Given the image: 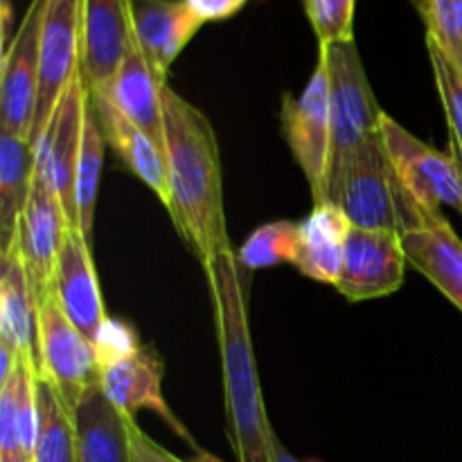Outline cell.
I'll return each instance as SVG.
<instances>
[{
    "instance_id": "836d02e7",
    "label": "cell",
    "mask_w": 462,
    "mask_h": 462,
    "mask_svg": "<svg viewBox=\"0 0 462 462\" xmlns=\"http://www.w3.org/2000/svg\"><path fill=\"white\" fill-rule=\"evenodd\" d=\"M409 3L413 5L415 12L420 14V18H422V21H427L429 12H431V3H433V0H409Z\"/></svg>"
},
{
    "instance_id": "e0dca14e",
    "label": "cell",
    "mask_w": 462,
    "mask_h": 462,
    "mask_svg": "<svg viewBox=\"0 0 462 462\" xmlns=\"http://www.w3.org/2000/svg\"><path fill=\"white\" fill-rule=\"evenodd\" d=\"M88 93L106 144L116 152L122 165L156 194L158 201L165 206L167 215H170L171 192L165 152L153 143L152 135H147L129 117L122 116L120 108L113 104V99L106 93H93V90H88Z\"/></svg>"
},
{
    "instance_id": "4316f807",
    "label": "cell",
    "mask_w": 462,
    "mask_h": 462,
    "mask_svg": "<svg viewBox=\"0 0 462 462\" xmlns=\"http://www.w3.org/2000/svg\"><path fill=\"white\" fill-rule=\"evenodd\" d=\"M319 45L355 41L356 0H302Z\"/></svg>"
},
{
    "instance_id": "d4e9b609",
    "label": "cell",
    "mask_w": 462,
    "mask_h": 462,
    "mask_svg": "<svg viewBox=\"0 0 462 462\" xmlns=\"http://www.w3.org/2000/svg\"><path fill=\"white\" fill-rule=\"evenodd\" d=\"M39 440L34 462H77L75 415L61 404L52 388L39 379Z\"/></svg>"
},
{
    "instance_id": "44dd1931",
    "label": "cell",
    "mask_w": 462,
    "mask_h": 462,
    "mask_svg": "<svg viewBox=\"0 0 462 462\" xmlns=\"http://www.w3.org/2000/svg\"><path fill=\"white\" fill-rule=\"evenodd\" d=\"M3 262L0 278V350H7L14 359L36 361V307L30 280L21 257L14 251Z\"/></svg>"
},
{
    "instance_id": "603a6c76",
    "label": "cell",
    "mask_w": 462,
    "mask_h": 462,
    "mask_svg": "<svg viewBox=\"0 0 462 462\" xmlns=\"http://www.w3.org/2000/svg\"><path fill=\"white\" fill-rule=\"evenodd\" d=\"M34 180L30 140L0 131V257H9L18 242V226Z\"/></svg>"
},
{
    "instance_id": "52a82bcc",
    "label": "cell",
    "mask_w": 462,
    "mask_h": 462,
    "mask_svg": "<svg viewBox=\"0 0 462 462\" xmlns=\"http://www.w3.org/2000/svg\"><path fill=\"white\" fill-rule=\"evenodd\" d=\"M36 370L61 404L75 415L77 406L99 388L95 346L70 323L57 296L39 305L36 314Z\"/></svg>"
},
{
    "instance_id": "7a4b0ae2",
    "label": "cell",
    "mask_w": 462,
    "mask_h": 462,
    "mask_svg": "<svg viewBox=\"0 0 462 462\" xmlns=\"http://www.w3.org/2000/svg\"><path fill=\"white\" fill-rule=\"evenodd\" d=\"M215 310L228 440L237 462H273L275 431L262 400L255 350L248 328L246 289L237 253L203 266Z\"/></svg>"
},
{
    "instance_id": "8992f818",
    "label": "cell",
    "mask_w": 462,
    "mask_h": 462,
    "mask_svg": "<svg viewBox=\"0 0 462 462\" xmlns=\"http://www.w3.org/2000/svg\"><path fill=\"white\" fill-rule=\"evenodd\" d=\"M284 138L305 174L314 206L325 203L329 153H332V88L328 45H319V61L298 97L284 93L280 108Z\"/></svg>"
},
{
    "instance_id": "83f0119b",
    "label": "cell",
    "mask_w": 462,
    "mask_h": 462,
    "mask_svg": "<svg viewBox=\"0 0 462 462\" xmlns=\"http://www.w3.org/2000/svg\"><path fill=\"white\" fill-rule=\"evenodd\" d=\"M427 25L431 41L462 75V0H433Z\"/></svg>"
},
{
    "instance_id": "484cf974",
    "label": "cell",
    "mask_w": 462,
    "mask_h": 462,
    "mask_svg": "<svg viewBox=\"0 0 462 462\" xmlns=\"http://www.w3.org/2000/svg\"><path fill=\"white\" fill-rule=\"evenodd\" d=\"M300 248V224L296 221H271L253 230L237 251V262L248 271L293 264Z\"/></svg>"
},
{
    "instance_id": "277c9868",
    "label": "cell",
    "mask_w": 462,
    "mask_h": 462,
    "mask_svg": "<svg viewBox=\"0 0 462 462\" xmlns=\"http://www.w3.org/2000/svg\"><path fill=\"white\" fill-rule=\"evenodd\" d=\"M379 131L409 208V228L427 212L442 210V206L454 208L462 215V179L454 156L420 140L386 111L379 120Z\"/></svg>"
},
{
    "instance_id": "4dcf8cb0",
    "label": "cell",
    "mask_w": 462,
    "mask_h": 462,
    "mask_svg": "<svg viewBox=\"0 0 462 462\" xmlns=\"http://www.w3.org/2000/svg\"><path fill=\"white\" fill-rule=\"evenodd\" d=\"M185 3L192 9L194 16L206 25V23L226 21V18L235 16L237 12H242L248 0H185Z\"/></svg>"
},
{
    "instance_id": "5bb4252c",
    "label": "cell",
    "mask_w": 462,
    "mask_h": 462,
    "mask_svg": "<svg viewBox=\"0 0 462 462\" xmlns=\"http://www.w3.org/2000/svg\"><path fill=\"white\" fill-rule=\"evenodd\" d=\"M134 45L129 0H81V75L88 90H106Z\"/></svg>"
},
{
    "instance_id": "6da1fadb",
    "label": "cell",
    "mask_w": 462,
    "mask_h": 462,
    "mask_svg": "<svg viewBox=\"0 0 462 462\" xmlns=\"http://www.w3.org/2000/svg\"><path fill=\"white\" fill-rule=\"evenodd\" d=\"M165 158L176 230L201 266L235 253L230 246L224 206L219 143L212 122L192 102L162 88Z\"/></svg>"
},
{
    "instance_id": "e575fe53",
    "label": "cell",
    "mask_w": 462,
    "mask_h": 462,
    "mask_svg": "<svg viewBox=\"0 0 462 462\" xmlns=\"http://www.w3.org/2000/svg\"><path fill=\"white\" fill-rule=\"evenodd\" d=\"M32 462H34V460H32Z\"/></svg>"
},
{
    "instance_id": "8fae6325",
    "label": "cell",
    "mask_w": 462,
    "mask_h": 462,
    "mask_svg": "<svg viewBox=\"0 0 462 462\" xmlns=\"http://www.w3.org/2000/svg\"><path fill=\"white\" fill-rule=\"evenodd\" d=\"M404 242L393 230L350 228L337 291L350 302L374 300L400 291L404 284Z\"/></svg>"
},
{
    "instance_id": "ba28073f",
    "label": "cell",
    "mask_w": 462,
    "mask_h": 462,
    "mask_svg": "<svg viewBox=\"0 0 462 462\" xmlns=\"http://www.w3.org/2000/svg\"><path fill=\"white\" fill-rule=\"evenodd\" d=\"M81 70V0H48L41 30V79L30 144L36 152L57 104Z\"/></svg>"
},
{
    "instance_id": "2e32d148",
    "label": "cell",
    "mask_w": 462,
    "mask_h": 462,
    "mask_svg": "<svg viewBox=\"0 0 462 462\" xmlns=\"http://www.w3.org/2000/svg\"><path fill=\"white\" fill-rule=\"evenodd\" d=\"M134 43L152 70L167 81L171 63L194 39L203 23L185 0H129Z\"/></svg>"
},
{
    "instance_id": "7c38bea8",
    "label": "cell",
    "mask_w": 462,
    "mask_h": 462,
    "mask_svg": "<svg viewBox=\"0 0 462 462\" xmlns=\"http://www.w3.org/2000/svg\"><path fill=\"white\" fill-rule=\"evenodd\" d=\"M88 106V84L81 70L57 104L48 134L34 152V165L39 167L57 192L68 221L77 228V167H79L81 138H84V117Z\"/></svg>"
},
{
    "instance_id": "3957f363",
    "label": "cell",
    "mask_w": 462,
    "mask_h": 462,
    "mask_svg": "<svg viewBox=\"0 0 462 462\" xmlns=\"http://www.w3.org/2000/svg\"><path fill=\"white\" fill-rule=\"evenodd\" d=\"M325 201L334 203L352 228L393 230L400 235L409 228V210L383 149L382 131L329 180Z\"/></svg>"
},
{
    "instance_id": "d6986e66",
    "label": "cell",
    "mask_w": 462,
    "mask_h": 462,
    "mask_svg": "<svg viewBox=\"0 0 462 462\" xmlns=\"http://www.w3.org/2000/svg\"><path fill=\"white\" fill-rule=\"evenodd\" d=\"M165 86L167 81H162L152 70L147 59L134 43L122 66L117 68L113 84L97 93H106L120 108L122 116H126L144 134L152 135L153 143L165 152V125H162V88Z\"/></svg>"
},
{
    "instance_id": "1f68e13d",
    "label": "cell",
    "mask_w": 462,
    "mask_h": 462,
    "mask_svg": "<svg viewBox=\"0 0 462 462\" xmlns=\"http://www.w3.org/2000/svg\"><path fill=\"white\" fill-rule=\"evenodd\" d=\"M273 462H300V460L293 458V456L289 454L287 449H284V445L280 442V438L275 436V440H273Z\"/></svg>"
},
{
    "instance_id": "cb8c5ba5",
    "label": "cell",
    "mask_w": 462,
    "mask_h": 462,
    "mask_svg": "<svg viewBox=\"0 0 462 462\" xmlns=\"http://www.w3.org/2000/svg\"><path fill=\"white\" fill-rule=\"evenodd\" d=\"M104 152H106V138L99 126V117L95 113L88 93V106L84 117V138H81L79 167H77V230L93 244L95 210H97L99 176H102Z\"/></svg>"
},
{
    "instance_id": "f546056e",
    "label": "cell",
    "mask_w": 462,
    "mask_h": 462,
    "mask_svg": "<svg viewBox=\"0 0 462 462\" xmlns=\"http://www.w3.org/2000/svg\"><path fill=\"white\" fill-rule=\"evenodd\" d=\"M129 427V462H188L179 456L171 454L170 449H165L162 445H158L153 438H149L143 429L138 427L135 418H129L126 422ZM201 462H219L212 456H206Z\"/></svg>"
},
{
    "instance_id": "f1b7e54d",
    "label": "cell",
    "mask_w": 462,
    "mask_h": 462,
    "mask_svg": "<svg viewBox=\"0 0 462 462\" xmlns=\"http://www.w3.org/2000/svg\"><path fill=\"white\" fill-rule=\"evenodd\" d=\"M429 61H431L433 79H436L438 95H440L442 108H445L449 135L460 144L462 149V75L454 68V63L427 41Z\"/></svg>"
},
{
    "instance_id": "7402d4cb",
    "label": "cell",
    "mask_w": 462,
    "mask_h": 462,
    "mask_svg": "<svg viewBox=\"0 0 462 462\" xmlns=\"http://www.w3.org/2000/svg\"><path fill=\"white\" fill-rule=\"evenodd\" d=\"M129 415L120 413L102 388L75 411L77 462H129Z\"/></svg>"
},
{
    "instance_id": "ffe728a7",
    "label": "cell",
    "mask_w": 462,
    "mask_h": 462,
    "mask_svg": "<svg viewBox=\"0 0 462 462\" xmlns=\"http://www.w3.org/2000/svg\"><path fill=\"white\" fill-rule=\"evenodd\" d=\"M300 224V248L293 266L305 278L323 284H337L343 266L350 221L334 203L325 201L311 208Z\"/></svg>"
},
{
    "instance_id": "9c48e42d",
    "label": "cell",
    "mask_w": 462,
    "mask_h": 462,
    "mask_svg": "<svg viewBox=\"0 0 462 462\" xmlns=\"http://www.w3.org/2000/svg\"><path fill=\"white\" fill-rule=\"evenodd\" d=\"M48 0H30L0 63V131L30 140L41 79V30Z\"/></svg>"
},
{
    "instance_id": "9a60e30c",
    "label": "cell",
    "mask_w": 462,
    "mask_h": 462,
    "mask_svg": "<svg viewBox=\"0 0 462 462\" xmlns=\"http://www.w3.org/2000/svg\"><path fill=\"white\" fill-rule=\"evenodd\" d=\"M90 248L93 244L79 230L72 228L66 235L61 255H59L57 278H54V296L70 323L90 343H95L108 316L104 311L102 289H99Z\"/></svg>"
},
{
    "instance_id": "ac0fdd59",
    "label": "cell",
    "mask_w": 462,
    "mask_h": 462,
    "mask_svg": "<svg viewBox=\"0 0 462 462\" xmlns=\"http://www.w3.org/2000/svg\"><path fill=\"white\" fill-rule=\"evenodd\" d=\"M409 266L424 275L462 311V239L442 210L427 212L402 233Z\"/></svg>"
},
{
    "instance_id": "5b68a950",
    "label": "cell",
    "mask_w": 462,
    "mask_h": 462,
    "mask_svg": "<svg viewBox=\"0 0 462 462\" xmlns=\"http://www.w3.org/2000/svg\"><path fill=\"white\" fill-rule=\"evenodd\" d=\"M329 88H332V153L328 183L361 147L379 135L382 108L365 75L355 41L328 45ZM328 194V188H325Z\"/></svg>"
},
{
    "instance_id": "30bf717a",
    "label": "cell",
    "mask_w": 462,
    "mask_h": 462,
    "mask_svg": "<svg viewBox=\"0 0 462 462\" xmlns=\"http://www.w3.org/2000/svg\"><path fill=\"white\" fill-rule=\"evenodd\" d=\"M72 226L43 171L34 165V180L25 212L18 226V242L14 251L25 266L36 307L54 296L59 255ZM77 230V228H75Z\"/></svg>"
},
{
    "instance_id": "d6a6232c",
    "label": "cell",
    "mask_w": 462,
    "mask_h": 462,
    "mask_svg": "<svg viewBox=\"0 0 462 462\" xmlns=\"http://www.w3.org/2000/svg\"><path fill=\"white\" fill-rule=\"evenodd\" d=\"M447 152L454 156L456 165H458V171H460V179H462V149H460V144L451 138V135H449V144H447Z\"/></svg>"
},
{
    "instance_id": "4fadbf2b",
    "label": "cell",
    "mask_w": 462,
    "mask_h": 462,
    "mask_svg": "<svg viewBox=\"0 0 462 462\" xmlns=\"http://www.w3.org/2000/svg\"><path fill=\"white\" fill-rule=\"evenodd\" d=\"M162 374H165L162 359L156 355L153 347L143 343L138 350L116 356L111 361H104L99 365V388L106 395V400L129 418H135L140 409L156 413L176 436L183 438L197 451V456L203 458L208 454L194 442L185 424L171 413L165 397H162Z\"/></svg>"
}]
</instances>
